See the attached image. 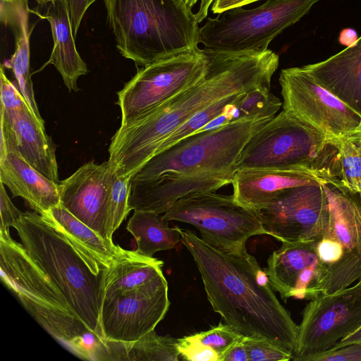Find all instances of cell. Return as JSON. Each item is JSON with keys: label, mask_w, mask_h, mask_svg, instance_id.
Masks as SVG:
<instances>
[{"label": "cell", "mask_w": 361, "mask_h": 361, "mask_svg": "<svg viewBox=\"0 0 361 361\" xmlns=\"http://www.w3.org/2000/svg\"><path fill=\"white\" fill-rule=\"evenodd\" d=\"M204 49L208 63L199 82L121 125L113 135L108 161L118 176L132 178L176 129L211 103L232 94L271 87L279 64V56L272 50Z\"/></svg>", "instance_id": "6da1fadb"}, {"label": "cell", "mask_w": 361, "mask_h": 361, "mask_svg": "<svg viewBox=\"0 0 361 361\" xmlns=\"http://www.w3.org/2000/svg\"><path fill=\"white\" fill-rule=\"evenodd\" d=\"M271 118L243 120L196 133L157 154L131 178V210L162 214L185 196L231 184L243 148Z\"/></svg>", "instance_id": "7a4b0ae2"}, {"label": "cell", "mask_w": 361, "mask_h": 361, "mask_svg": "<svg viewBox=\"0 0 361 361\" xmlns=\"http://www.w3.org/2000/svg\"><path fill=\"white\" fill-rule=\"evenodd\" d=\"M192 255L207 299L225 323L244 336L264 338L293 355L298 325L280 303L264 269L246 247L219 249L190 230L178 227Z\"/></svg>", "instance_id": "3957f363"}, {"label": "cell", "mask_w": 361, "mask_h": 361, "mask_svg": "<svg viewBox=\"0 0 361 361\" xmlns=\"http://www.w3.org/2000/svg\"><path fill=\"white\" fill-rule=\"evenodd\" d=\"M0 271L3 282L27 311L69 351L82 360H108L106 341L73 314L63 294L31 260L21 243L11 237L9 229L0 231Z\"/></svg>", "instance_id": "277c9868"}, {"label": "cell", "mask_w": 361, "mask_h": 361, "mask_svg": "<svg viewBox=\"0 0 361 361\" xmlns=\"http://www.w3.org/2000/svg\"><path fill=\"white\" fill-rule=\"evenodd\" d=\"M13 228L31 260L61 291L73 314L104 340L100 313L106 271L94 274L54 224L36 212H23Z\"/></svg>", "instance_id": "5b68a950"}, {"label": "cell", "mask_w": 361, "mask_h": 361, "mask_svg": "<svg viewBox=\"0 0 361 361\" xmlns=\"http://www.w3.org/2000/svg\"><path fill=\"white\" fill-rule=\"evenodd\" d=\"M104 2L118 50L137 66L198 47L199 23L183 0Z\"/></svg>", "instance_id": "8992f818"}, {"label": "cell", "mask_w": 361, "mask_h": 361, "mask_svg": "<svg viewBox=\"0 0 361 361\" xmlns=\"http://www.w3.org/2000/svg\"><path fill=\"white\" fill-rule=\"evenodd\" d=\"M339 160L338 140L283 110L248 141L236 171L281 168L338 179Z\"/></svg>", "instance_id": "52a82bcc"}, {"label": "cell", "mask_w": 361, "mask_h": 361, "mask_svg": "<svg viewBox=\"0 0 361 361\" xmlns=\"http://www.w3.org/2000/svg\"><path fill=\"white\" fill-rule=\"evenodd\" d=\"M321 183L328 198V222L314 245L324 271L320 294H331L361 279V193L336 178Z\"/></svg>", "instance_id": "ba28073f"}, {"label": "cell", "mask_w": 361, "mask_h": 361, "mask_svg": "<svg viewBox=\"0 0 361 361\" xmlns=\"http://www.w3.org/2000/svg\"><path fill=\"white\" fill-rule=\"evenodd\" d=\"M319 0H267L252 9L238 7L207 18L199 44L222 52L264 51L269 43L298 22Z\"/></svg>", "instance_id": "9c48e42d"}, {"label": "cell", "mask_w": 361, "mask_h": 361, "mask_svg": "<svg viewBox=\"0 0 361 361\" xmlns=\"http://www.w3.org/2000/svg\"><path fill=\"white\" fill-rule=\"evenodd\" d=\"M163 215L167 221L195 226L202 239L225 251L241 250L250 237L267 234L255 209L238 203L233 195L215 192L185 196Z\"/></svg>", "instance_id": "30bf717a"}, {"label": "cell", "mask_w": 361, "mask_h": 361, "mask_svg": "<svg viewBox=\"0 0 361 361\" xmlns=\"http://www.w3.org/2000/svg\"><path fill=\"white\" fill-rule=\"evenodd\" d=\"M208 57L198 47L141 66L117 92L123 125L199 82L205 75Z\"/></svg>", "instance_id": "8fae6325"}, {"label": "cell", "mask_w": 361, "mask_h": 361, "mask_svg": "<svg viewBox=\"0 0 361 361\" xmlns=\"http://www.w3.org/2000/svg\"><path fill=\"white\" fill-rule=\"evenodd\" d=\"M361 327V279L331 294H319L306 305L298 325L292 360L310 361Z\"/></svg>", "instance_id": "7c38bea8"}, {"label": "cell", "mask_w": 361, "mask_h": 361, "mask_svg": "<svg viewBox=\"0 0 361 361\" xmlns=\"http://www.w3.org/2000/svg\"><path fill=\"white\" fill-rule=\"evenodd\" d=\"M283 110L331 139L361 133V116L319 85L302 67L281 71Z\"/></svg>", "instance_id": "4fadbf2b"}, {"label": "cell", "mask_w": 361, "mask_h": 361, "mask_svg": "<svg viewBox=\"0 0 361 361\" xmlns=\"http://www.w3.org/2000/svg\"><path fill=\"white\" fill-rule=\"evenodd\" d=\"M255 211L267 234L281 243L316 242L326 228L328 198L319 181L290 188Z\"/></svg>", "instance_id": "5bb4252c"}, {"label": "cell", "mask_w": 361, "mask_h": 361, "mask_svg": "<svg viewBox=\"0 0 361 361\" xmlns=\"http://www.w3.org/2000/svg\"><path fill=\"white\" fill-rule=\"evenodd\" d=\"M170 305L164 274L133 290L105 297L100 325L105 341L132 342L154 330Z\"/></svg>", "instance_id": "9a60e30c"}, {"label": "cell", "mask_w": 361, "mask_h": 361, "mask_svg": "<svg viewBox=\"0 0 361 361\" xmlns=\"http://www.w3.org/2000/svg\"><path fill=\"white\" fill-rule=\"evenodd\" d=\"M114 169L90 161L59 182L61 204L102 238L108 233V202Z\"/></svg>", "instance_id": "2e32d148"}, {"label": "cell", "mask_w": 361, "mask_h": 361, "mask_svg": "<svg viewBox=\"0 0 361 361\" xmlns=\"http://www.w3.org/2000/svg\"><path fill=\"white\" fill-rule=\"evenodd\" d=\"M12 152L47 178L59 183L56 146L29 105L1 109L0 159Z\"/></svg>", "instance_id": "e0dca14e"}, {"label": "cell", "mask_w": 361, "mask_h": 361, "mask_svg": "<svg viewBox=\"0 0 361 361\" xmlns=\"http://www.w3.org/2000/svg\"><path fill=\"white\" fill-rule=\"evenodd\" d=\"M281 243L264 268L273 288L285 301L289 298L313 299L320 294L324 278L314 242Z\"/></svg>", "instance_id": "ac0fdd59"}, {"label": "cell", "mask_w": 361, "mask_h": 361, "mask_svg": "<svg viewBox=\"0 0 361 361\" xmlns=\"http://www.w3.org/2000/svg\"><path fill=\"white\" fill-rule=\"evenodd\" d=\"M321 180L311 173L293 169H241L234 173L232 195L238 203L256 210L270 204L290 188Z\"/></svg>", "instance_id": "d6986e66"}, {"label": "cell", "mask_w": 361, "mask_h": 361, "mask_svg": "<svg viewBox=\"0 0 361 361\" xmlns=\"http://www.w3.org/2000/svg\"><path fill=\"white\" fill-rule=\"evenodd\" d=\"M302 67L319 85L361 116V37L329 59Z\"/></svg>", "instance_id": "ffe728a7"}, {"label": "cell", "mask_w": 361, "mask_h": 361, "mask_svg": "<svg viewBox=\"0 0 361 361\" xmlns=\"http://www.w3.org/2000/svg\"><path fill=\"white\" fill-rule=\"evenodd\" d=\"M66 0H51L30 12L50 24L54 47L49 60L38 71L52 64L61 74L66 87L78 92V79L88 73L85 62L78 52Z\"/></svg>", "instance_id": "44dd1931"}, {"label": "cell", "mask_w": 361, "mask_h": 361, "mask_svg": "<svg viewBox=\"0 0 361 361\" xmlns=\"http://www.w3.org/2000/svg\"><path fill=\"white\" fill-rule=\"evenodd\" d=\"M0 182L8 187L13 197L23 198L40 214L61 203L59 183L44 176L14 152H9L0 159Z\"/></svg>", "instance_id": "7402d4cb"}, {"label": "cell", "mask_w": 361, "mask_h": 361, "mask_svg": "<svg viewBox=\"0 0 361 361\" xmlns=\"http://www.w3.org/2000/svg\"><path fill=\"white\" fill-rule=\"evenodd\" d=\"M42 215L54 224L95 274L109 269L123 250L113 240L100 236L61 203Z\"/></svg>", "instance_id": "603a6c76"}, {"label": "cell", "mask_w": 361, "mask_h": 361, "mask_svg": "<svg viewBox=\"0 0 361 361\" xmlns=\"http://www.w3.org/2000/svg\"><path fill=\"white\" fill-rule=\"evenodd\" d=\"M28 0H1V21L14 36L15 51L6 66L11 68L18 87L36 117L44 121L34 94L30 71V36Z\"/></svg>", "instance_id": "cb8c5ba5"}, {"label": "cell", "mask_w": 361, "mask_h": 361, "mask_svg": "<svg viewBox=\"0 0 361 361\" xmlns=\"http://www.w3.org/2000/svg\"><path fill=\"white\" fill-rule=\"evenodd\" d=\"M164 262L136 250H123L104 275V297L137 289L163 274Z\"/></svg>", "instance_id": "d4e9b609"}, {"label": "cell", "mask_w": 361, "mask_h": 361, "mask_svg": "<svg viewBox=\"0 0 361 361\" xmlns=\"http://www.w3.org/2000/svg\"><path fill=\"white\" fill-rule=\"evenodd\" d=\"M164 215L152 211L134 210L126 228L134 237L136 250L153 257L157 252L171 250L181 242L178 227L170 228Z\"/></svg>", "instance_id": "484cf974"}, {"label": "cell", "mask_w": 361, "mask_h": 361, "mask_svg": "<svg viewBox=\"0 0 361 361\" xmlns=\"http://www.w3.org/2000/svg\"><path fill=\"white\" fill-rule=\"evenodd\" d=\"M280 99L271 92V87L257 89L240 94L224 111L196 133L214 130L227 124L257 118H273L281 107Z\"/></svg>", "instance_id": "4316f807"}, {"label": "cell", "mask_w": 361, "mask_h": 361, "mask_svg": "<svg viewBox=\"0 0 361 361\" xmlns=\"http://www.w3.org/2000/svg\"><path fill=\"white\" fill-rule=\"evenodd\" d=\"M109 360L178 361V339L151 331L132 342L106 341Z\"/></svg>", "instance_id": "83f0119b"}, {"label": "cell", "mask_w": 361, "mask_h": 361, "mask_svg": "<svg viewBox=\"0 0 361 361\" xmlns=\"http://www.w3.org/2000/svg\"><path fill=\"white\" fill-rule=\"evenodd\" d=\"M340 160L338 180L361 193V133L338 140Z\"/></svg>", "instance_id": "f1b7e54d"}, {"label": "cell", "mask_w": 361, "mask_h": 361, "mask_svg": "<svg viewBox=\"0 0 361 361\" xmlns=\"http://www.w3.org/2000/svg\"><path fill=\"white\" fill-rule=\"evenodd\" d=\"M241 93L244 92L235 93L223 97L197 112L166 139L159 147L157 154L175 145L182 139L195 133L209 121L219 116L224 111L226 106L233 102Z\"/></svg>", "instance_id": "f546056e"}, {"label": "cell", "mask_w": 361, "mask_h": 361, "mask_svg": "<svg viewBox=\"0 0 361 361\" xmlns=\"http://www.w3.org/2000/svg\"><path fill=\"white\" fill-rule=\"evenodd\" d=\"M131 178L120 176L114 171L108 202V233L110 240H112L114 233L131 211L129 204Z\"/></svg>", "instance_id": "4dcf8cb0"}, {"label": "cell", "mask_w": 361, "mask_h": 361, "mask_svg": "<svg viewBox=\"0 0 361 361\" xmlns=\"http://www.w3.org/2000/svg\"><path fill=\"white\" fill-rule=\"evenodd\" d=\"M202 344L212 348L220 357L244 336L238 333L231 325L220 322L209 330L194 334Z\"/></svg>", "instance_id": "1f68e13d"}, {"label": "cell", "mask_w": 361, "mask_h": 361, "mask_svg": "<svg viewBox=\"0 0 361 361\" xmlns=\"http://www.w3.org/2000/svg\"><path fill=\"white\" fill-rule=\"evenodd\" d=\"M243 343L247 351L249 361H288L292 360L290 352L258 336H244Z\"/></svg>", "instance_id": "d6a6232c"}, {"label": "cell", "mask_w": 361, "mask_h": 361, "mask_svg": "<svg viewBox=\"0 0 361 361\" xmlns=\"http://www.w3.org/2000/svg\"><path fill=\"white\" fill-rule=\"evenodd\" d=\"M178 350L182 359L190 361H219L218 354L200 343L193 335L178 339Z\"/></svg>", "instance_id": "836d02e7"}, {"label": "cell", "mask_w": 361, "mask_h": 361, "mask_svg": "<svg viewBox=\"0 0 361 361\" xmlns=\"http://www.w3.org/2000/svg\"><path fill=\"white\" fill-rule=\"evenodd\" d=\"M1 109L12 111L28 105L18 87H16L6 77L3 66H1Z\"/></svg>", "instance_id": "e575fe53"}, {"label": "cell", "mask_w": 361, "mask_h": 361, "mask_svg": "<svg viewBox=\"0 0 361 361\" xmlns=\"http://www.w3.org/2000/svg\"><path fill=\"white\" fill-rule=\"evenodd\" d=\"M310 361H361V343L335 346L312 357Z\"/></svg>", "instance_id": "d590c367"}, {"label": "cell", "mask_w": 361, "mask_h": 361, "mask_svg": "<svg viewBox=\"0 0 361 361\" xmlns=\"http://www.w3.org/2000/svg\"><path fill=\"white\" fill-rule=\"evenodd\" d=\"M23 213L13 204L4 184L0 182V231H5L10 227L14 228Z\"/></svg>", "instance_id": "8d00e7d4"}, {"label": "cell", "mask_w": 361, "mask_h": 361, "mask_svg": "<svg viewBox=\"0 0 361 361\" xmlns=\"http://www.w3.org/2000/svg\"><path fill=\"white\" fill-rule=\"evenodd\" d=\"M37 7H41L51 0H35ZM97 0H66L68 9L73 34L75 38L82 19L88 8Z\"/></svg>", "instance_id": "74e56055"}, {"label": "cell", "mask_w": 361, "mask_h": 361, "mask_svg": "<svg viewBox=\"0 0 361 361\" xmlns=\"http://www.w3.org/2000/svg\"><path fill=\"white\" fill-rule=\"evenodd\" d=\"M243 337L229 348L220 357L219 361H249L247 351L243 343Z\"/></svg>", "instance_id": "f35d334b"}, {"label": "cell", "mask_w": 361, "mask_h": 361, "mask_svg": "<svg viewBox=\"0 0 361 361\" xmlns=\"http://www.w3.org/2000/svg\"><path fill=\"white\" fill-rule=\"evenodd\" d=\"M257 1L259 0H214L212 4L211 11L214 14H219Z\"/></svg>", "instance_id": "ab89813d"}, {"label": "cell", "mask_w": 361, "mask_h": 361, "mask_svg": "<svg viewBox=\"0 0 361 361\" xmlns=\"http://www.w3.org/2000/svg\"><path fill=\"white\" fill-rule=\"evenodd\" d=\"M214 0H200V7L195 14V18L198 23H202L207 18L210 6Z\"/></svg>", "instance_id": "60d3db41"}, {"label": "cell", "mask_w": 361, "mask_h": 361, "mask_svg": "<svg viewBox=\"0 0 361 361\" xmlns=\"http://www.w3.org/2000/svg\"><path fill=\"white\" fill-rule=\"evenodd\" d=\"M350 343H361V327L342 338L335 346H340Z\"/></svg>", "instance_id": "b9f144b4"}, {"label": "cell", "mask_w": 361, "mask_h": 361, "mask_svg": "<svg viewBox=\"0 0 361 361\" xmlns=\"http://www.w3.org/2000/svg\"><path fill=\"white\" fill-rule=\"evenodd\" d=\"M185 4L190 9L196 4L198 0H183Z\"/></svg>", "instance_id": "7bdbcfd3"}, {"label": "cell", "mask_w": 361, "mask_h": 361, "mask_svg": "<svg viewBox=\"0 0 361 361\" xmlns=\"http://www.w3.org/2000/svg\"><path fill=\"white\" fill-rule=\"evenodd\" d=\"M5 1H10V0H5Z\"/></svg>", "instance_id": "ee69618b"}]
</instances>
